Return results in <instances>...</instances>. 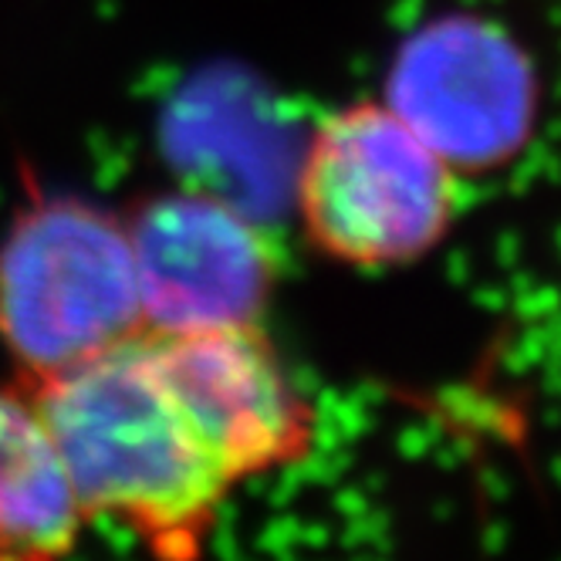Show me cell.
I'll list each match as a JSON object with an SVG mask.
<instances>
[{
  "label": "cell",
  "instance_id": "cell-1",
  "mask_svg": "<svg viewBox=\"0 0 561 561\" xmlns=\"http://www.w3.org/2000/svg\"><path fill=\"white\" fill-rule=\"evenodd\" d=\"M42 413L89 520L129 531L152 561H199L230 497L159 373L149 335L37 379Z\"/></svg>",
  "mask_w": 561,
  "mask_h": 561
},
{
  "label": "cell",
  "instance_id": "cell-2",
  "mask_svg": "<svg viewBox=\"0 0 561 561\" xmlns=\"http://www.w3.org/2000/svg\"><path fill=\"white\" fill-rule=\"evenodd\" d=\"M460 204V173L376 99L329 112L298 170L305 237L348 267L416 264L444 244Z\"/></svg>",
  "mask_w": 561,
  "mask_h": 561
},
{
  "label": "cell",
  "instance_id": "cell-3",
  "mask_svg": "<svg viewBox=\"0 0 561 561\" xmlns=\"http://www.w3.org/2000/svg\"><path fill=\"white\" fill-rule=\"evenodd\" d=\"M142 335L129 230L82 199H48L0 244V345L34 382Z\"/></svg>",
  "mask_w": 561,
  "mask_h": 561
},
{
  "label": "cell",
  "instance_id": "cell-4",
  "mask_svg": "<svg viewBox=\"0 0 561 561\" xmlns=\"http://www.w3.org/2000/svg\"><path fill=\"white\" fill-rule=\"evenodd\" d=\"M149 342L176 407L233 491L311 457L318 413L261 325L149 335Z\"/></svg>",
  "mask_w": 561,
  "mask_h": 561
},
{
  "label": "cell",
  "instance_id": "cell-5",
  "mask_svg": "<svg viewBox=\"0 0 561 561\" xmlns=\"http://www.w3.org/2000/svg\"><path fill=\"white\" fill-rule=\"evenodd\" d=\"M126 230L142 332L261 325L277 264L267 237L230 204L204 193L159 196Z\"/></svg>",
  "mask_w": 561,
  "mask_h": 561
},
{
  "label": "cell",
  "instance_id": "cell-6",
  "mask_svg": "<svg viewBox=\"0 0 561 561\" xmlns=\"http://www.w3.org/2000/svg\"><path fill=\"white\" fill-rule=\"evenodd\" d=\"M463 173L507 156L528 126V71L494 31L439 24L403 51L386 99Z\"/></svg>",
  "mask_w": 561,
  "mask_h": 561
},
{
  "label": "cell",
  "instance_id": "cell-7",
  "mask_svg": "<svg viewBox=\"0 0 561 561\" xmlns=\"http://www.w3.org/2000/svg\"><path fill=\"white\" fill-rule=\"evenodd\" d=\"M85 525L31 392L0 389V561H68Z\"/></svg>",
  "mask_w": 561,
  "mask_h": 561
}]
</instances>
